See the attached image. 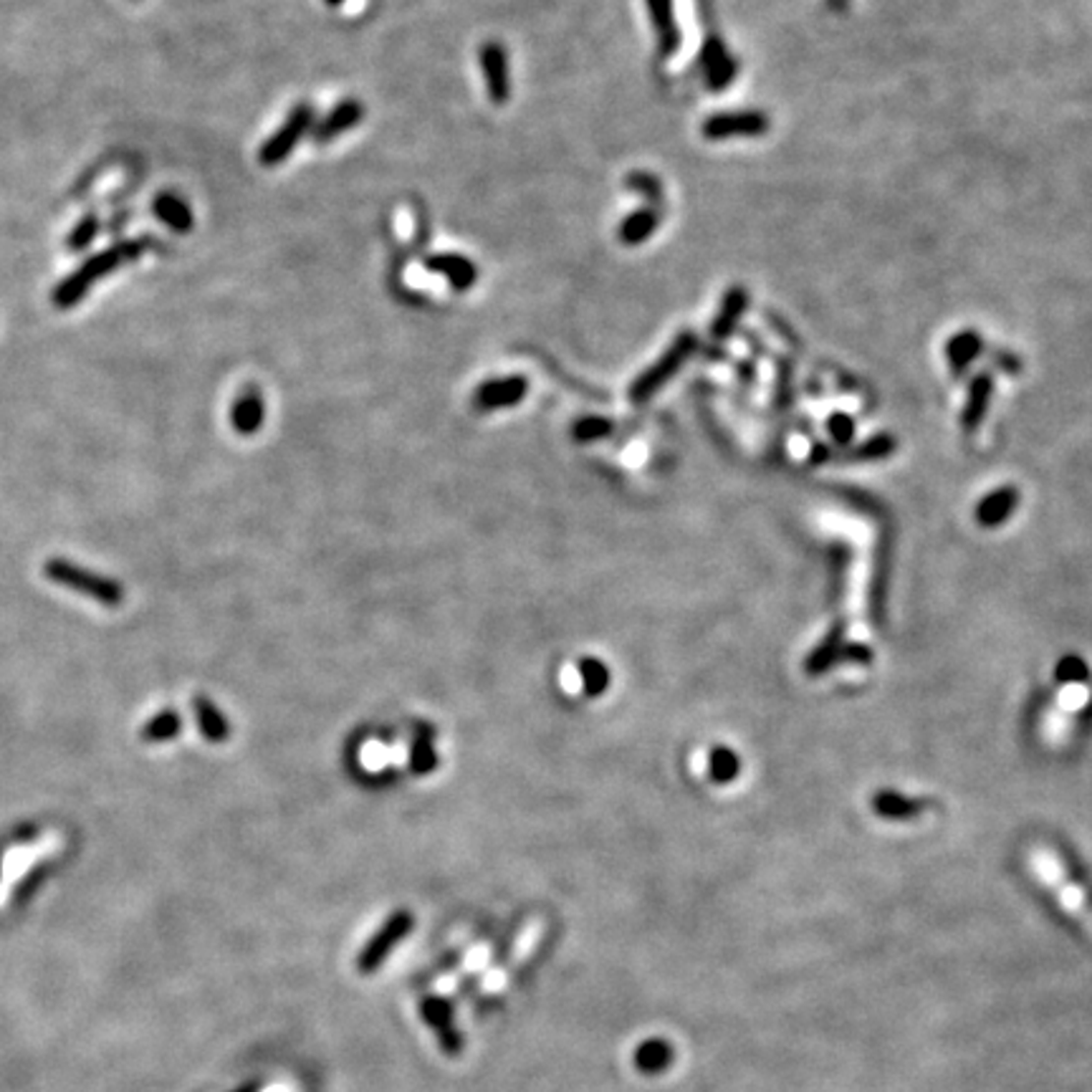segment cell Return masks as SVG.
<instances>
[{
    "instance_id": "9",
    "label": "cell",
    "mask_w": 1092,
    "mask_h": 1092,
    "mask_svg": "<svg viewBox=\"0 0 1092 1092\" xmlns=\"http://www.w3.org/2000/svg\"><path fill=\"white\" fill-rule=\"evenodd\" d=\"M365 112L367 109L360 99H352V96H349V99H342L339 104H334V109H331L321 122H314L312 127L314 143L316 144L334 143V140L342 137L344 132L355 130V127L362 122V117H365Z\"/></svg>"
},
{
    "instance_id": "20",
    "label": "cell",
    "mask_w": 1092,
    "mask_h": 1092,
    "mask_svg": "<svg viewBox=\"0 0 1092 1092\" xmlns=\"http://www.w3.org/2000/svg\"><path fill=\"white\" fill-rule=\"evenodd\" d=\"M609 432H612V420L600 418V415L579 418L572 428V437L577 440V443H595V440L607 437Z\"/></svg>"
},
{
    "instance_id": "4",
    "label": "cell",
    "mask_w": 1092,
    "mask_h": 1092,
    "mask_svg": "<svg viewBox=\"0 0 1092 1092\" xmlns=\"http://www.w3.org/2000/svg\"><path fill=\"white\" fill-rule=\"evenodd\" d=\"M413 926H415V918L408 908L395 910V913H392L390 918L377 928V933H374L373 939L362 946L360 956H357V971H360L362 976L374 974V971L390 958L395 946L400 944V941L408 939L410 933H413Z\"/></svg>"
},
{
    "instance_id": "22",
    "label": "cell",
    "mask_w": 1092,
    "mask_h": 1092,
    "mask_svg": "<svg viewBox=\"0 0 1092 1092\" xmlns=\"http://www.w3.org/2000/svg\"><path fill=\"white\" fill-rule=\"evenodd\" d=\"M706 72H709L711 86H716V89L728 84L726 79H731V64L726 61V54H723V48L718 43H709L706 46Z\"/></svg>"
},
{
    "instance_id": "6",
    "label": "cell",
    "mask_w": 1092,
    "mask_h": 1092,
    "mask_svg": "<svg viewBox=\"0 0 1092 1092\" xmlns=\"http://www.w3.org/2000/svg\"><path fill=\"white\" fill-rule=\"evenodd\" d=\"M420 1016L426 1021L428 1027L435 1034L437 1045L443 1050V1055L458 1057L463 1052V1037L455 1027L453 1016V1004L448 999L440 997H426L420 999Z\"/></svg>"
},
{
    "instance_id": "15",
    "label": "cell",
    "mask_w": 1092,
    "mask_h": 1092,
    "mask_svg": "<svg viewBox=\"0 0 1092 1092\" xmlns=\"http://www.w3.org/2000/svg\"><path fill=\"white\" fill-rule=\"evenodd\" d=\"M193 714H196L198 728H201V733L210 744H220V741L231 736V723H228V718L220 714L218 706L210 698L198 696L193 701Z\"/></svg>"
},
{
    "instance_id": "25",
    "label": "cell",
    "mask_w": 1092,
    "mask_h": 1092,
    "mask_svg": "<svg viewBox=\"0 0 1092 1092\" xmlns=\"http://www.w3.org/2000/svg\"><path fill=\"white\" fill-rule=\"evenodd\" d=\"M736 296H738V291H733V294L726 299V304H723V309H720L718 316H716V326H714L716 337H723V334H726V331L733 326V319H736L738 309H741V307H738Z\"/></svg>"
},
{
    "instance_id": "19",
    "label": "cell",
    "mask_w": 1092,
    "mask_h": 1092,
    "mask_svg": "<svg viewBox=\"0 0 1092 1092\" xmlns=\"http://www.w3.org/2000/svg\"><path fill=\"white\" fill-rule=\"evenodd\" d=\"M579 678L587 696H603L609 685V670L597 658H587L579 662Z\"/></svg>"
},
{
    "instance_id": "21",
    "label": "cell",
    "mask_w": 1092,
    "mask_h": 1092,
    "mask_svg": "<svg viewBox=\"0 0 1092 1092\" xmlns=\"http://www.w3.org/2000/svg\"><path fill=\"white\" fill-rule=\"evenodd\" d=\"M410 767L415 774H431L437 767V754L432 746L431 733H420L413 741V751H410Z\"/></svg>"
},
{
    "instance_id": "26",
    "label": "cell",
    "mask_w": 1092,
    "mask_h": 1092,
    "mask_svg": "<svg viewBox=\"0 0 1092 1092\" xmlns=\"http://www.w3.org/2000/svg\"><path fill=\"white\" fill-rule=\"evenodd\" d=\"M259 1090H260L259 1082H249V1085H241L238 1090H233V1092H259Z\"/></svg>"
},
{
    "instance_id": "10",
    "label": "cell",
    "mask_w": 1092,
    "mask_h": 1092,
    "mask_svg": "<svg viewBox=\"0 0 1092 1092\" xmlns=\"http://www.w3.org/2000/svg\"><path fill=\"white\" fill-rule=\"evenodd\" d=\"M423 266H426L428 271L437 273V276L448 278V284L453 286L455 291H471L473 286H476V281H479V268H476V263H473L468 256H461V254L428 256Z\"/></svg>"
},
{
    "instance_id": "5",
    "label": "cell",
    "mask_w": 1092,
    "mask_h": 1092,
    "mask_svg": "<svg viewBox=\"0 0 1092 1092\" xmlns=\"http://www.w3.org/2000/svg\"><path fill=\"white\" fill-rule=\"evenodd\" d=\"M693 349H696V334H693V331H683V334L670 344V349H667L665 355H662L656 365L650 367V370H645V373L632 382L630 400L635 402V405L648 402L650 397L656 395L662 384L667 382V379L678 373L680 365L693 355Z\"/></svg>"
},
{
    "instance_id": "14",
    "label": "cell",
    "mask_w": 1092,
    "mask_h": 1092,
    "mask_svg": "<svg viewBox=\"0 0 1092 1092\" xmlns=\"http://www.w3.org/2000/svg\"><path fill=\"white\" fill-rule=\"evenodd\" d=\"M152 210H154V215H157V218H160L162 223L170 228V231H175V233H190V231H193V223H196V218H193V210H190L188 202H185L180 196H175V193H162V196L154 198Z\"/></svg>"
},
{
    "instance_id": "13",
    "label": "cell",
    "mask_w": 1092,
    "mask_h": 1092,
    "mask_svg": "<svg viewBox=\"0 0 1092 1092\" xmlns=\"http://www.w3.org/2000/svg\"><path fill=\"white\" fill-rule=\"evenodd\" d=\"M673 1060H675L673 1045L662 1037L645 1039V1042H640L638 1045L635 1055H632V1063H635V1067H638L643 1074H662V1069L670 1067Z\"/></svg>"
},
{
    "instance_id": "8",
    "label": "cell",
    "mask_w": 1092,
    "mask_h": 1092,
    "mask_svg": "<svg viewBox=\"0 0 1092 1092\" xmlns=\"http://www.w3.org/2000/svg\"><path fill=\"white\" fill-rule=\"evenodd\" d=\"M479 64L484 74L486 91L489 99L503 107L511 99V66H508V51L498 41H489L479 48Z\"/></svg>"
},
{
    "instance_id": "3",
    "label": "cell",
    "mask_w": 1092,
    "mask_h": 1092,
    "mask_svg": "<svg viewBox=\"0 0 1092 1092\" xmlns=\"http://www.w3.org/2000/svg\"><path fill=\"white\" fill-rule=\"evenodd\" d=\"M314 122H316V114H314L312 104L299 101V104L289 112V117L284 119V125L278 127V130L268 137L266 143L260 144L259 149L260 165L263 167L284 165V162L291 157V152L296 149V144L302 143V137L312 130Z\"/></svg>"
},
{
    "instance_id": "11",
    "label": "cell",
    "mask_w": 1092,
    "mask_h": 1092,
    "mask_svg": "<svg viewBox=\"0 0 1092 1092\" xmlns=\"http://www.w3.org/2000/svg\"><path fill=\"white\" fill-rule=\"evenodd\" d=\"M263 420H266V402H263L260 392L256 387L243 390L231 408L233 431L238 435H254V432L260 431Z\"/></svg>"
},
{
    "instance_id": "1",
    "label": "cell",
    "mask_w": 1092,
    "mask_h": 1092,
    "mask_svg": "<svg viewBox=\"0 0 1092 1092\" xmlns=\"http://www.w3.org/2000/svg\"><path fill=\"white\" fill-rule=\"evenodd\" d=\"M152 249V238H130V241H119L114 246H109L107 251L94 254L91 259H86L82 266L74 273L61 281L54 291V307L56 309H72L82 302L84 296L89 294L91 286L99 278L112 276L114 271H119L122 266L137 260L140 256H144Z\"/></svg>"
},
{
    "instance_id": "7",
    "label": "cell",
    "mask_w": 1092,
    "mask_h": 1092,
    "mask_svg": "<svg viewBox=\"0 0 1092 1092\" xmlns=\"http://www.w3.org/2000/svg\"><path fill=\"white\" fill-rule=\"evenodd\" d=\"M529 395V379L521 374H508V377H493L479 384L473 392V408L479 413H496V410L516 408L524 397Z\"/></svg>"
},
{
    "instance_id": "16",
    "label": "cell",
    "mask_w": 1092,
    "mask_h": 1092,
    "mask_svg": "<svg viewBox=\"0 0 1092 1092\" xmlns=\"http://www.w3.org/2000/svg\"><path fill=\"white\" fill-rule=\"evenodd\" d=\"M762 130V117H754V114H718V117L709 119L703 125V135L711 137V140H723V137L733 135H754V132Z\"/></svg>"
},
{
    "instance_id": "12",
    "label": "cell",
    "mask_w": 1092,
    "mask_h": 1092,
    "mask_svg": "<svg viewBox=\"0 0 1092 1092\" xmlns=\"http://www.w3.org/2000/svg\"><path fill=\"white\" fill-rule=\"evenodd\" d=\"M648 3L650 19L658 33V51L661 56H673L680 46V30L675 24L673 0H645Z\"/></svg>"
},
{
    "instance_id": "2",
    "label": "cell",
    "mask_w": 1092,
    "mask_h": 1092,
    "mask_svg": "<svg viewBox=\"0 0 1092 1092\" xmlns=\"http://www.w3.org/2000/svg\"><path fill=\"white\" fill-rule=\"evenodd\" d=\"M43 572L56 585L79 592V595L91 597V600L107 604V607H117V604L125 603V587L119 585L117 579L89 572V569L79 567V564H74L69 559H51Z\"/></svg>"
},
{
    "instance_id": "27",
    "label": "cell",
    "mask_w": 1092,
    "mask_h": 1092,
    "mask_svg": "<svg viewBox=\"0 0 1092 1092\" xmlns=\"http://www.w3.org/2000/svg\"><path fill=\"white\" fill-rule=\"evenodd\" d=\"M324 3H326V6H331V8H339V6H344L347 0H324Z\"/></svg>"
},
{
    "instance_id": "18",
    "label": "cell",
    "mask_w": 1092,
    "mask_h": 1092,
    "mask_svg": "<svg viewBox=\"0 0 1092 1092\" xmlns=\"http://www.w3.org/2000/svg\"><path fill=\"white\" fill-rule=\"evenodd\" d=\"M180 731H183V718H180L178 711H160L144 723L143 738L147 744H165V741L180 736Z\"/></svg>"
},
{
    "instance_id": "24",
    "label": "cell",
    "mask_w": 1092,
    "mask_h": 1092,
    "mask_svg": "<svg viewBox=\"0 0 1092 1092\" xmlns=\"http://www.w3.org/2000/svg\"><path fill=\"white\" fill-rule=\"evenodd\" d=\"M736 769H738L736 756H733L731 751L718 749V751H714V754H711V774H714L716 781L733 779Z\"/></svg>"
},
{
    "instance_id": "17",
    "label": "cell",
    "mask_w": 1092,
    "mask_h": 1092,
    "mask_svg": "<svg viewBox=\"0 0 1092 1092\" xmlns=\"http://www.w3.org/2000/svg\"><path fill=\"white\" fill-rule=\"evenodd\" d=\"M658 223H661V215L656 210H650V207H643V210H635V213H630L622 220L617 236H620V243H625V246H640V243L648 241L658 231Z\"/></svg>"
},
{
    "instance_id": "23",
    "label": "cell",
    "mask_w": 1092,
    "mask_h": 1092,
    "mask_svg": "<svg viewBox=\"0 0 1092 1092\" xmlns=\"http://www.w3.org/2000/svg\"><path fill=\"white\" fill-rule=\"evenodd\" d=\"M99 218L96 215H86V218H82L77 223V228H74L72 233H69V251H84L86 246H89L91 241H94L96 236H99Z\"/></svg>"
}]
</instances>
